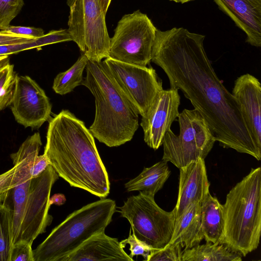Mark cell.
Wrapping results in <instances>:
<instances>
[{
	"label": "cell",
	"mask_w": 261,
	"mask_h": 261,
	"mask_svg": "<svg viewBox=\"0 0 261 261\" xmlns=\"http://www.w3.org/2000/svg\"><path fill=\"white\" fill-rule=\"evenodd\" d=\"M35 39L19 35L4 33L0 31V45L27 42Z\"/></svg>",
	"instance_id": "33"
},
{
	"label": "cell",
	"mask_w": 261,
	"mask_h": 261,
	"mask_svg": "<svg viewBox=\"0 0 261 261\" xmlns=\"http://www.w3.org/2000/svg\"><path fill=\"white\" fill-rule=\"evenodd\" d=\"M82 85L95 98V114L89 127L92 135L108 147L130 141L139 127V114L114 81L103 61L88 60Z\"/></svg>",
	"instance_id": "3"
},
{
	"label": "cell",
	"mask_w": 261,
	"mask_h": 261,
	"mask_svg": "<svg viewBox=\"0 0 261 261\" xmlns=\"http://www.w3.org/2000/svg\"><path fill=\"white\" fill-rule=\"evenodd\" d=\"M183 249L178 244H168L160 249H154L147 261H181Z\"/></svg>",
	"instance_id": "28"
},
{
	"label": "cell",
	"mask_w": 261,
	"mask_h": 261,
	"mask_svg": "<svg viewBox=\"0 0 261 261\" xmlns=\"http://www.w3.org/2000/svg\"><path fill=\"white\" fill-rule=\"evenodd\" d=\"M31 179L10 190L13 203L12 219V244L18 238L27 202Z\"/></svg>",
	"instance_id": "24"
},
{
	"label": "cell",
	"mask_w": 261,
	"mask_h": 261,
	"mask_svg": "<svg viewBox=\"0 0 261 261\" xmlns=\"http://www.w3.org/2000/svg\"><path fill=\"white\" fill-rule=\"evenodd\" d=\"M10 261H34L32 245L24 241L13 244Z\"/></svg>",
	"instance_id": "30"
},
{
	"label": "cell",
	"mask_w": 261,
	"mask_h": 261,
	"mask_svg": "<svg viewBox=\"0 0 261 261\" xmlns=\"http://www.w3.org/2000/svg\"><path fill=\"white\" fill-rule=\"evenodd\" d=\"M178 135L169 129L164 136L162 160L178 169L205 159L216 141L207 122L195 109H184L178 116Z\"/></svg>",
	"instance_id": "6"
},
{
	"label": "cell",
	"mask_w": 261,
	"mask_h": 261,
	"mask_svg": "<svg viewBox=\"0 0 261 261\" xmlns=\"http://www.w3.org/2000/svg\"><path fill=\"white\" fill-rule=\"evenodd\" d=\"M49 165H50L49 161L44 153L37 155L33 167L32 178L40 175Z\"/></svg>",
	"instance_id": "34"
},
{
	"label": "cell",
	"mask_w": 261,
	"mask_h": 261,
	"mask_svg": "<svg viewBox=\"0 0 261 261\" xmlns=\"http://www.w3.org/2000/svg\"><path fill=\"white\" fill-rule=\"evenodd\" d=\"M116 207L114 200L102 198L75 211L33 250L34 261H61L92 236L105 230Z\"/></svg>",
	"instance_id": "5"
},
{
	"label": "cell",
	"mask_w": 261,
	"mask_h": 261,
	"mask_svg": "<svg viewBox=\"0 0 261 261\" xmlns=\"http://www.w3.org/2000/svg\"><path fill=\"white\" fill-rule=\"evenodd\" d=\"M106 68L139 115L143 116L163 90L162 81L152 67L118 61H103Z\"/></svg>",
	"instance_id": "10"
},
{
	"label": "cell",
	"mask_w": 261,
	"mask_h": 261,
	"mask_svg": "<svg viewBox=\"0 0 261 261\" xmlns=\"http://www.w3.org/2000/svg\"><path fill=\"white\" fill-rule=\"evenodd\" d=\"M220 244L245 256L256 250L261 234V168L250 172L228 193L223 204Z\"/></svg>",
	"instance_id": "4"
},
{
	"label": "cell",
	"mask_w": 261,
	"mask_h": 261,
	"mask_svg": "<svg viewBox=\"0 0 261 261\" xmlns=\"http://www.w3.org/2000/svg\"><path fill=\"white\" fill-rule=\"evenodd\" d=\"M12 219V210L6 198L0 204V261H10L13 245Z\"/></svg>",
	"instance_id": "25"
},
{
	"label": "cell",
	"mask_w": 261,
	"mask_h": 261,
	"mask_svg": "<svg viewBox=\"0 0 261 261\" xmlns=\"http://www.w3.org/2000/svg\"><path fill=\"white\" fill-rule=\"evenodd\" d=\"M99 1L103 13L106 15L111 3V0H99Z\"/></svg>",
	"instance_id": "36"
},
{
	"label": "cell",
	"mask_w": 261,
	"mask_h": 261,
	"mask_svg": "<svg viewBox=\"0 0 261 261\" xmlns=\"http://www.w3.org/2000/svg\"><path fill=\"white\" fill-rule=\"evenodd\" d=\"M94 138L83 121L63 110L49 122L44 154L71 186L105 198L110 184Z\"/></svg>",
	"instance_id": "2"
},
{
	"label": "cell",
	"mask_w": 261,
	"mask_h": 261,
	"mask_svg": "<svg viewBox=\"0 0 261 261\" xmlns=\"http://www.w3.org/2000/svg\"><path fill=\"white\" fill-rule=\"evenodd\" d=\"M8 194V191L5 192H0V204H1L6 199Z\"/></svg>",
	"instance_id": "37"
},
{
	"label": "cell",
	"mask_w": 261,
	"mask_h": 261,
	"mask_svg": "<svg viewBox=\"0 0 261 261\" xmlns=\"http://www.w3.org/2000/svg\"><path fill=\"white\" fill-rule=\"evenodd\" d=\"M51 108L45 91L34 80L17 75L11 109L18 123L38 129L50 118Z\"/></svg>",
	"instance_id": "12"
},
{
	"label": "cell",
	"mask_w": 261,
	"mask_h": 261,
	"mask_svg": "<svg viewBox=\"0 0 261 261\" xmlns=\"http://www.w3.org/2000/svg\"><path fill=\"white\" fill-rule=\"evenodd\" d=\"M157 30L147 15L139 10L123 15L110 38L108 58L146 66L151 61Z\"/></svg>",
	"instance_id": "9"
},
{
	"label": "cell",
	"mask_w": 261,
	"mask_h": 261,
	"mask_svg": "<svg viewBox=\"0 0 261 261\" xmlns=\"http://www.w3.org/2000/svg\"><path fill=\"white\" fill-rule=\"evenodd\" d=\"M35 48H41L38 38L27 42L0 45V56H9Z\"/></svg>",
	"instance_id": "32"
},
{
	"label": "cell",
	"mask_w": 261,
	"mask_h": 261,
	"mask_svg": "<svg viewBox=\"0 0 261 261\" xmlns=\"http://www.w3.org/2000/svg\"><path fill=\"white\" fill-rule=\"evenodd\" d=\"M120 242L123 248L127 244L130 246V253L129 255L132 258L135 255H140L143 257L144 260L147 261L150 252L154 250L146 244L137 239L134 233H130L127 239Z\"/></svg>",
	"instance_id": "29"
},
{
	"label": "cell",
	"mask_w": 261,
	"mask_h": 261,
	"mask_svg": "<svg viewBox=\"0 0 261 261\" xmlns=\"http://www.w3.org/2000/svg\"><path fill=\"white\" fill-rule=\"evenodd\" d=\"M205 36L183 28L157 30L151 61L166 74L205 119L222 147L261 159L235 98L215 73L205 53Z\"/></svg>",
	"instance_id": "1"
},
{
	"label": "cell",
	"mask_w": 261,
	"mask_h": 261,
	"mask_svg": "<svg viewBox=\"0 0 261 261\" xmlns=\"http://www.w3.org/2000/svg\"><path fill=\"white\" fill-rule=\"evenodd\" d=\"M42 145L39 133L28 137L16 152L11 154L14 166L0 174V192H5L32 178V169Z\"/></svg>",
	"instance_id": "17"
},
{
	"label": "cell",
	"mask_w": 261,
	"mask_h": 261,
	"mask_svg": "<svg viewBox=\"0 0 261 261\" xmlns=\"http://www.w3.org/2000/svg\"><path fill=\"white\" fill-rule=\"evenodd\" d=\"M72 41L91 61L109 57L110 38L99 0H67Z\"/></svg>",
	"instance_id": "8"
},
{
	"label": "cell",
	"mask_w": 261,
	"mask_h": 261,
	"mask_svg": "<svg viewBox=\"0 0 261 261\" xmlns=\"http://www.w3.org/2000/svg\"><path fill=\"white\" fill-rule=\"evenodd\" d=\"M17 75L8 56L0 61V111L11 105Z\"/></svg>",
	"instance_id": "26"
},
{
	"label": "cell",
	"mask_w": 261,
	"mask_h": 261,
	"mask_svg": "<svg viewBox=\"0 0 261 261\" xmlns=\"http://www.w3.org/2000/svg\"><path fill=\"white\" fill-rule=\"evenodd\" d=\"M179 169L177 200L173 208L175 220L192 203H202L210 193L204 159H199Z\"/></svg>",
	"instance_id": "15"
},
{
	"label": "cell",
	"mask_w": 261,
	"mask_h": 261,
	"mask_svg": "<svg viewBox=\"0 0 261 261\" xmlns=\"http://www.w3.org/2000/svg\"><path fill=\"white\" fill-rule=\"evenodd\" d=\"M170 173L168 162L162 160L144 168L137 177L125 183L124 187L128 192L138 191L154 196L163 188Z\"/></svg>",
	"instance_id": "20"
},
{
	"label": "cell",
	"mask_w": 261,
	"mask_h": 261,
	"mask_svg": "<svg viewBox=\"0 0 261 261\" xmlns=\"http://www.w3.org/2000/svg\"><path fill=\"white\" fill-rule=\"evenodd\" d=\"M2 33L19 35L25 37L37 39L43 36L45 34L41 28L30 27L14 26L9 25L0 30Z\"/></svg>",
	"instance_id": "31"
},
{
	"label": "cell",
	"mask_w": 261,
	"mask_h": 261,
	"mask_svg": "<svg viewBox=\"0 0 261 261\" xmlns=\"http://www.w3.org/2000/svg\"><path fill=\"white\" fill-rule=\"evenodd\" d=\"M246 34L247 42L261 46V0H214Z\"/></svg>",
	"instance_id": "16"
},
{
	"label": "cell",
	"mask_w": 261,
	"mask_h": 261,
	"mask_svg": "<svg viewBox=\"0 0 261 261\" xmlns=\"http://www.w3.org/2000/svg\"><path fill=\"white\" fill-rule=\"evenodd\" d=\"M232 94L238 103L245 125L252 141L261 150V85L249 73L234 81Z\"/></svg>",
	"instance_id": "14"
},
{
	"label": "cell",
	"mask_w": 261,
	"mask_h": 261,
	"mask_svg": "<svg viewBox=\"0 0 261 261\" xmlns=\"http://www.w3.org/2000/svg\"><path fill=\"white\" fill-rule=\"evenodd\" d=\"M59 177L49 165L40 175L31 179L24 214L16 242L24 241L32 245L35 239L44 233L51 223L53 218L48 213L50 195Z\"/></svg>",
	"instance_id": "11"
},
{
	"label": "cell",
	"mask_w": 261,
	"mask_h": 261,
	"mask_svg": "<svg viewBox=\"0 0 261 261\" xmlns=\"http://www.w3.org/2000/svg\"><path fill=\"white\" fill-rule=\"evenodd\" d=\"M66 198L64 194L57 193L53 195L49 198L50 205L55 204L57 205H61L65 203Z\"/></svg>",
	"instance_id": "35"
},
{
	"label": "cell",
	"mask_w": 261,
	"mask_h": 261,
	"mask_svg": "<svg viewBox=\"0 0 261 261\" xmlns=\"http://www.w3.org/2000/svg\"><path fill=\"white\" fill-rule=\"evenodd\" d=\"M23 5V0H0V30L10 25Z\"/></svg>",
	"instance_id": "27"
},
{
	"label": "cell",
	"mask_w": 261,
	"mask_h": 261,
	"mask_svg": "<svg viewBox=\"0 0 261 261\" xmlns=\"http://www.w3.org/2000/svg\"><path fill=\"white\" fill-rule=\"evenodd\" d=\"M170 1H174L176 3L184 4V3H187L188 2H190V1H191L193 0H170Z\"/></svg>",
	"instance_id": "38"
},
{
	"label": "cell",
	"mask_w": 261,
	"mask_h": 261,
	"mask_svg": "<svg viewBox=\"0 0 261 261\" xmlns=\"http://www.w3.org/2000/svg\"><path fill=\"white\" fill-rule=\"evenodd\" d=\"M7 56H0V61L3 60V59L5 58L6 57H7Z\"/></svg>",
	"instance_id": "39"
},
{
	"label": "cell",
	"mask_w": 261,
	"mask_h": 261,
	"mask_svg": "<svg viewBox=\"0 0 261 261\" xmlns=\"http://www.w3.org/2000/svg\"><path fill=\"white\" fill-rule=\"evenodd\" d=\"M242 255L223 244L206 242L183 250L181 261H241Z\"/></svg>",
	"instance_id": "22"
},
{
	"label": "cell",
	"mask_w": 261,
	"mask_h": 261,
	"mask_svg": "<svg viewBox=\"0 0 261 261\" xmlns=\"http://www.w3.org/2000/svg\"><path fill=\"white\" fill-rule=\"evenodd\" d=\"M129 222L133 233L153 249L164 248L172 237L175 221L173 210L167 212L155 202L154 196L140 192L118 207Z\"/></svg>",
	"instance_id": "7"
},
{
	"label": "cell",
	"mask_w": 261,
	"mask_h": 261,
	"mask_svg": "<svg viewBox=\"0 0 261 261\" xmlns=\"http://www.w3.org/2000/svg\"><path fill=\"white\" fill-rule=\"evenodd\" d=\"M123 248L117 239L103 230L92 236L61 261H133Z\"/></svg>",
	"instance_id": "18"
},
{
	"label": "cell",
	"mask_w": 261,
	"mask_h": 261,
	"mask_svg": "<svg viewBox=\"0 0 261 261\" xmlns=\"http://www.w3.org/2000/svg\"><path fill=\"white\" fill-rule=\"evenodd\" d=\"M180 99L177 89H163L142 117L144 140L149 147L156 150L162 145L164 136L179 115Z\"/></svg>",
	"instance_id": "13"
},
{
	"label": "cell",
	"mask_w": 261,
	"mask_h": 261,
	"mask_svg": "<svg viewBox=\"0 0 261 261\" xmlns=\"http://www.w3.org/2000/svg\"><path fill=\"white\" fill-rule=\"evenodd\" d=\"M204 239L201 226V203H192L175 221L168 244H178L183 250L198 245Z\"/></svg>",
	"instance_id": "19"
},
{
	"label": "cell",
	"mask_w": 261,
	"mask_h": 261,
	"mask_svg": "<svg viewBox=\"0 0 261 261\" xmlns=\"http://www.w3.org/2000/svg\"><path fill=\"white\" fill-rule=\"evenodd\" d=\"M88 60L85 54L82 53L80 57L69 69L59 73L53 82V89L54 91L63 95L81 85L84 80L83 72Z\"/></svg>",
	"instance_id": "23"
},
{
	"label": "cell",
	"mask_w": 261,
	"mask_h": 261,
	"mask_svg": "<svg viewBox=\"0 0 261 261\" xmlns=\"http://www.w3.org/2000/svg\"><path fill=\"white\" fill-rule=\"evenodd\" d=\"M224 223L223 204L210 194L201 203V226L205 242L220 244Z\"/></svg>",
	"instance_id": "21"
}]
</instances>
